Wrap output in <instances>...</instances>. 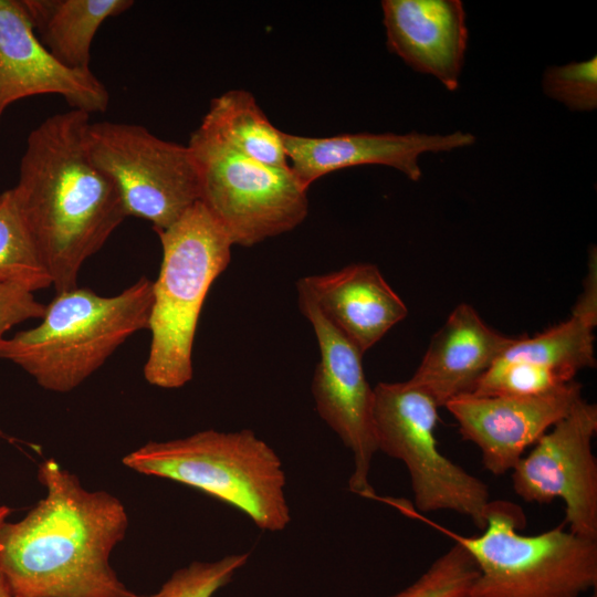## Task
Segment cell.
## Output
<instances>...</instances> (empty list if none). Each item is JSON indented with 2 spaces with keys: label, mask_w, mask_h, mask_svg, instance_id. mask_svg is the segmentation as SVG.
<instances>
[{
  "label": "cell",
  "mask_w": 597,
  "mask_h": 597,
  "mask_svg": "<svg viewBox=\"0 0 597 597\" xmlns=\"http://www.w3.org/2000/svg\"><path fill=\"white\" fill-rule=\"evenodd\" d=\"M46 495L23 519L0 523V574L15 597H138L109 563L128 516L105 491L84 489L54 459L40 463Z\"/></svg>",
  "instance_id": "1"
},
{
  "label": "cell",
  "mask_w": 597,
  "mask_h": 597,
  "mask_svg": "<svg viewBox=\"0 0 597 597\" xmlns=\"http://www.w3.org/2000/svg\"><path fill=\"white\" fill-rule=\"evenodd\" d=\"M90 114L72 109L31 130L13 187L56 293L77 286L84 262L127 217L113 180L90 158Z\"/></svg>",
  "instance_id": "2"
},
{
  "label": "cell",
  "mask_w": 597,
  "mask_h": 597,
  "mask_svg": "<svg viewBox=\"0 0 597 597\" xmlns=\"http://www.w3.org/2000/svg\"><path fill=\"white\" fill-rule=\"evenodd\" d=\"M151 305L153 281L145 276L113 296L78 286L56 293L39 325L0 339V359L46 390L69 392L127 338L148 329Z\"/></svg>",
  "instance_id": "3"
},
{
  "label": "cell",
  "mask_w": 597,
  "mask_h": 597,
  "mask_svg": "<svg viewBox=\"0 0 597 597\" xmlns=\"http://www.w3.org/2000/svg\"><path fill=\"white\" fill-rule=\"evenodd\" d=\"M396 506L469 552L478 567L471 597H580L597 587V540L579 536L564 523L540 534H521L526 519L513 502L490 501L485 526L473 536L425 519L410 504Z\"/></svg>",
  "instance_id": "4"
},
{
  "label": "cell",
  "mask_w": 597,
  "mask_h": 597,
  "mask_svg": "<svg viewBox=\"0 0 597 597\" xmlns=\"http://www.w3.org/2000/svg\"><path fill=\"white\" fill-rule=\"evenodd\" d=\"M123 463L216 498L262 531L280 532L291 522L282 460L249 429H209L182 439L149 441L125 455Z\"/></svg>",
  "instance_id": "5"
},
{
  "label": "cell",
  "mask_w": 597,
  "mask_h": 597,
  "mask_svg": "<svg viewBox=\"0 0 597 597\" xmlns=\"http://www.w3.org/2000/svg\"><path fill=\"white\" fill-rule=\"evenodd\" d=\"M155 231L163 260L153 281L144 377L153 386L172 389L192 378L198 320L210 286L230 263L232 243L200 201L168 228Z\"/></svg>",
  "instance_id": "6"
},
{
  "label": "cell",
  "mask_w": 597,
  "mask_h": 597,
  "mask_svg": "<svg viewBox=\"0 0 597 597\" xmlns=\"http://www.w3.org/2000/svg\"><path fill=\"white\" fill-rule=\"evenodd\" d=\"M188 147L199 177V201L232 245L251 247L293 230L308 212L307 189L290 166L254 160L200 126Z\"/></svg>",
  "instance_id": "7"
},
{
  "label": "cell",
  "mask_w": 597,
  "mask_h": 597,
  "mask_svg": "<svg viewBox=\"0 0 597 597\" xmlns=\"http://www.w3.org/2000/svg\"><path fill=\"white\" fill-rule=\"evenodd\" d=\"M438 408L432 398L407 381L377 384L373 416L378 450L404 462L415 506L421 513L453 511L482 531L491 501L489 488L440 452Z\"/></svg>",
  "instance_id": "8"
},
{
  "label": "cell",
  "mask_w": 597,
  "mask_h": 597,
  "mask_svg": "<svg viewBox=\"0 0 597 597\" xmlns=\"http://www.w3.org/2000/svg\"><path fill=\"white\" fill-rule=\"evenodd\" d=\"M85 145L92 161L116 185L127 217L154 230L176 222L199 201V177L190 148L126 123H91Z\"/></svg>",
  "instance_id": "9"
},
{
  "label": "cell",
  "mask_w": 597,
  "mask_h": 597,
  "mask_svg": "<svg viewBox=\"0 0 597 597\" xmlns=\"http://www.w3.org/2000/svg\"><path fill=\"white\" fill-rule=\"evenodd\" d=\"M597 406L582 398L512 469V488L527 503L565 504L564 525L597 540Z\"/></svg>",
  "instance_id": "10"
},
{
  "label": "cell",
  "mask_w": 597,
  "mask_h": 597,
  "mask_svg": "<svg viewBox=\"0 0 597 597\" xmlns=\"http://www.w3.org/2000/svg\"><path fill=\"white\" fill-rule=\"evenodd\" d=\"M297 293L300 310L313 326L321 353L312 381L315 408L353 454L349 491L377 499L369 482L371 462L378 451L373 416L374 388L364 373L363 354L323 316L303 291L297 290Z\"/></svg>",
  "instance_id": "11"
},
{
  "label": "cell",
  "mask_w": 597,
  "mask_h": 597,
  "mask_svg": "<svg viewBox=\"0 0 597 597\" xmlns=\"http://www.w3.org/2000/svg\"><path fill=\"white\" fill-rule=\"evenodd\" d=\"M582 398V385L573 380L537 396L462 395L444 407L458 422L462 438L481 450L484 468L502 475Z\"/></svg>",
  "instance_id": "12"
},
{
  "label": "cell",
  "mask_w": 597,
  "mask_h": 597,
  "mask_svg": "<svg viewBox=\"0 0 597 597\" xmlns=\"http://www.w3.org/2000/svg\"><path fill=\"white\" fill-rule=\"evenodd\" d=\"M61 95L72 109L105 112L109 94L90 69H71L39 40L23 0H0V118L12 103Z\"/></svg>",
  "instance_id": "13"
},
{
  "label": "cell",
  "mask_w": 597,
  "mask_h": 597,
  "mask_svg": "<svg viewBox=\"0 0 597 597\" xmlns=\"http://www.w3.org/2000/svg\"><path fill=\"white\" fill-rule=\"evenodd\" d=\"M289 166L308 188L322 176L339 169L384 165L398 169L410 180L418 181L420 155L450 151L474 144L475 136L457 130L448 135H427L416 132L342 134L331 137H306L283 133Z\"/></svg>",
  "instance_id": "14"
},
{
  "label": "cell",
  "mask_w": 597,
  "mask_h": 597,
  "mask_svg": "<svg viewBox=\"0 0 597 597\" xmlns=\"http://www.w3.org/2000/svg\"><path fill=\"white\" fill-rule=\"evenodd\" d=\"M381 8L388 50L457 90L468 45L462 1L384 0Z\"/></svg>",
  "instance_id": "15"
},
{
  "label": "cell",
  "mask_w": 597,
  "mask_h": 597,
  "mask_svg": "<svg viewBox=\"0 0 597 597\" xmlns=\"http://www.w3.org/2000/svg\"><path fill=\"white\" fill-rule=\"evenodd\" d=\"M297 290L362 354L408 314L406 304L371 263L306 276L297 281Z\"/></svg>",
  "instance_id": "16"
},
{
  "label": "cell",
  "mask_w": 597,
  "mask_h": 597,
  "mask_svg": "<svg viewBox=\"0 0 597 597\" xmlns=\"http://www.w3.org/2000/svg\"><path fill=\"white\" fill-rule=\"evenodd\" d=\"M513 339L490 327L470 304L461 303L434 333L407 383L444 407L451 399L471 394Z\"/></svg>",
  "instance_id": "17"
},
{
  "label": "cell",
  "mask_w": 597,
  "mask_h": 597,
  "mask_svg": "<svg viewBox=\"0 0 597 597\" xmlns=\"http://www.w3.org/2000/svg\"><path fill=\"white\" fill-rule=\"evenodd\" d=\"M35 34L64 65L90 69L91 45L102 23L128 10L132 0H23Z\"/></svg>",
  "instance_id": "18"
},
{
  "label": "cell",
  "mask_w": 597,
  "mask_h": 597,
  "mask_svg": "<svg viewBox=\"0 0 597 597\" xmlns=\"http://www.w3.org/2000/svg\"><path fill=\"white\" fill-rule=\"evenodd\" d=\"M200 127L234 150L260 163L289 166L283 133L244 90H231L213 98Z\"/></svg>",
  "instance_id": "19"
},
{
  "label": "cell",
  "mask_w": 597,
  "mask_h": 597,
  "mask_svg": "<svg viewBox=\"0 0 597 597\" xmlns=\"http://www.w3.org/2000/svg\"><path fill=\"white\" fill-rule=\"evenodd\" d=\"M593 322L573 315L565 322L532 337L514 338L498 357L526 362L575 377L578 370L596 366Z\"/></svg>",
  "instance_id": "20"
},
{
  "label": "cell",
  "mask_w": 597,
  "mask_h": 597,
  "mask_svg": "<svg viewBox=\"0 0 597 597\" xmlns=\"http://www.w3.org/2000/svg\"><path fill=\"white\" fill-rule=\"evenodd\" d=\"M0 283L18 284L32 292L52 285L13 188L0 193Z\"/></svg>",
  "instance_id": "21"
},
{
  "label": "cell",
  "mask_w": 597,
  "mask_h": 597,
  "mask_svg": "<svg viewBox=\"0 0 597 597\" xmlns=\"http://www.w3.org/2000/svg\"><path fill=\"white\" fill-rule=\"evenodd\" d=\"M574 378L558 370L526 362L495 359L476 383V396H537L553 391Z\"/></svg>",
  "instance_id": "22"
},
{
  "label": "cell",
  "mask_w": 597,
  "mask_h": 597,
  "mask_svg": "<svg viewBox=\"0 0 597 597\" xmlns=\"http://www.w3.org/2000/svg\"><path fill=\"white\" fill-rule=\"evenodd\" d=\"M478 577L472 556L454 543L439 556L415 582L388 597H471Z\"/></svg>",
  "instance_id": "23"
},
{
  "label": "cell",
  "mask_w": 597,
  "mask_h": 597,
  "mask_svg": "<svg viewBox=\"0 0 597 597\" xmlns=\"http://www.w3.org/2000/svg\"><path fill=\"white\" fill-rule=\"evenodd\" d=\"M249 557L250 553H241L214 562H192L177 569L157 593L138 597H212L231 582Z\"/></svg>",
  "instance_id": "24"
},
{
  "label": "cell",
  "mask_w": 597,
  "mask_h": 597,
  "mask_svg": "<svg viewBox=\"0 0 597 597\" xmlns=\"http://www.w3.org/2000/svg\"><path fill=\"white\" fill-rule=\"evenodd\" d=\"M544 93L576 112L597 106V59L549 66L543 76Z\"/></svg>",
  "instance_id": "25"
},
{
  "label": "cell",
  "mask_w": 597,
  "mask_h": 597,
  "mask_svg": "<svg viewBox=\"0 0 597 597\" xmlns=\"http://www.w3.org/2000/svg\"><path fill=\"white\" fill-rule=\"evenodd\" d=\"M34 292L13 283H0V339L13 326L28 320L42 318L46 305Z\"/></svg>",
  "instance_id": "26"
},
{
  "label": "cell",
  "mask_w": 597,
  "mask_h": 597,
  "mask_svg": "<svg viewBox=\"0 0 597 597\" xmlns=\"http://www.w3.org/2000/svg\"><path fill=\"white\" fill-rule=\"evenodd\" d=\"M596 254L594 260L589 263V271L584 282V291L579 296L574 310L573 315L584 317L594 324H597V290H596Z\"/></svg>",
  "instance_id": "27"
},
{
  "label": "cell",
  "mask_w": 597,
  "mask_h": 597,
  "mask_svg": "<svg viewBox=\"0 0 597 597\" xmlns=\"http://www.w3.org/2000/svg\"><path fill=\"white\" fill-rule=\"evenodd\" d=\"M0 597H15L1 574H0Z\"/></svg>",
  "instance_id": "28"
},
{
  "label": "cell",
  "mask_w": 597,
  "mask_h": 597,
  "mask_svg": "<svg viewBox=\"0 0 597 597\" xmlns=\"http://www.w3.org/2000/svg\"><path fill=\"white\" fill-rule=\"evenodd\" d=\"M10 513V509L7 506H0V523L4 520H7L8 515Z\"/></svg>",
  "instance_id": "29"
},
{
  "label": "cell",
  "mask_w": 597,
  "mask_h": 597,
  "mask_svg": "<svg viewBox=\"0 0 597 597\" xmlns=\"http://www.w3.org/2000/svg\"><path fill=\"white\" fill-rule=\"evenodd\" d=\"M590 597H597V591L596 589L594 590L593 595Z\"/></svg>",
  "instance_id": "30"
},
{
  "label": "cell",
  "mask_w": 597,
  "mask_h": 597,
  "mask_svg": "<svg viewBox=\"0 0 597 597\" xmlns=\"http://www.w3.org/2000/svg\"><path fill=\"white\" fill-rule=\"evenodd\" d=\"M3 436H4L3 432L0 430V437H3Z\"/></svg>",
  "instance_id": "31"
}]
</instances>
